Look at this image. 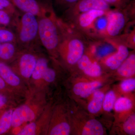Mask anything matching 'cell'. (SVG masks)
<instances>
[{
	"mask_svg": "<svg viewBox=\"0 0 135 135\" xmlns=\"http://www.w3.org/2000/svg\"><path fill=\"white\" fill-rule=\"evenodd\" d=\"M37 18L41 44L52 57H56L58 55L62 40L60 22L52 8L48 5H46L41 15Z\"/></svg>",
	"mask_w": 135,
	"mask_h": 135,
	"instance_id": "6da1fadb",
	"label": "cell"
},
{
	"mask_svg": "<svg viewBox=\"0 0 135 135\" xmlns=\"http://www.w3.org/2000/svg\"><path fill=\"white\" fill-rule=\"evenodd\" d=\"M47 104L46 91L29 89L23 103L16 107L13 110L11 129L36 120L42 113Z\"/></svg>",
	"mask_w": 135,
	"mask_h": 135,
	"instance_id": "7a4b0ae2",
	"label": "cell"
},
{
	"mask_svg": "<svg viewBox=\"0 0 135 135\" xmlns=\"http://www.w3.org/2000/svg\"><path fill=\"white\" fill-rule=\"evenodd\" d=\"M14 27L16 28L17 44L20 49L38 50L41 44L36 16L26 12L19 14Z\"/></svg>",
	"mask_w": 135,
	"mask_h": 135,
	"instance_id": "3957f363",
	"label": "cell"
},
{
	"mask_svg": "<svg viewBox=\"0 0 135 135\" xmlns=\"http://www.w3.org/2000/svg\"><path fill=\"white\" fill-rule=\"evenodd\" d=\"M40 54L37 51L20 50L16 59L9 64L29 89L30 80Z\"/></svg>",
	"mask_w": 135,
	"mask_h": 135,
	"instance_id": "277c9868",
	"label": "cell"
},
{
	"mask_svg": "<svg viewBox=\"0 0 135 135\" xmlns=\"http://www.w3.org/2000/svg\"><path fill=\"white\" fill-rule=\"evenodd\" d=\"M84 46L81 40L62 33L58 50L63 61L68 65L76 64L84 55Z\"/></svg>",
	"mask_w": 135,
	"mask_h": 135,
	"instance_id": "5b68a950",
	"label": "cell"
},
{
	"mask_svg": "<svg viewBox=\"0 0 135 135\" xmlns=\"http://www.w3.org/2000/svg\"><path fill=\"white\" fill-rule=\"evenodd\" d=\"M52 109L47 104L42 113L33 121L20 127L13 129L11 134L17 135H47Z\"/></svg>",
	"mask_w": 135,
	"mask_h": 135,
	"instance_id": "8992f818",
	"label": "cell"
},
{
	"mask_svg": "<svg viewBox=\"0 0 135 135\" xmlns=\"http://www.w3.org/2000/svg\"><path fill=\"white\" fill-rule=\"evenodd\" d=\"M65 110L60 106L52 109L47 135L70 134L71 126L68 121Z\"/></svg>",
	"mask_w": 135,
	"mask_h": 135,
	"instance_id": "52a82bcc",
	"label": "cell"
},
{
	"mask_svg": "<svg viewBox=\"0 0 135 135\" xmlns=\"http://www.w3.org/2000/svg\"><path fill=\"white\" fill-rule=\"evenodd\" d=\"M0 76L15 92L25 99L29 91L28 86L9 64L2 61H0Z\"/></svg>",
	"mask_w": 135,
	"mask_h": 135,
	"instance_id": "ba28073f",
	"label": "cell"
},
{
	"mask_svg": "<svg viewBox=\"0 0 135 135\" xmlns=\"http://www.w3.org/2000/svg\"><path fill=\"white\" fill-rule=\"evenodd\" d=\"M48 59L40 53L30 81L29 89L44 90L42 88L44 74L49 66Z\"/></svg>",
	"mask_w": 135,
	"mask_h": 135,
	"instance_id": "9c48e42d",
	"label": "cell"
},
{
	"mask_svg": "<svg viewBox=\"0 0 135 135\" xmlns=\"http://www.w3.org/2000/svg\"><path fill=\"white\" fill-rule=\"evenodd\" d=\"M110 5L104 0H79L68 10L73 12H83L92 10H108Z\"/></svg>",
	"mask_w": 135,
	"mask_h": 135,
	"instance_id": "30bf717a",
	"label": "cell"
},
{
	"mask_svg": "<svg viewBox=\"0 0 135 135\" xmlns=\"http://www.w3.org/2000/svg\"><path fill=\"white\" fill-rule=\"evenodd\" d=\"M108 25L106 30L111 36H117L123 29L126 23L125 15L120 11H112L107 17Z\"/></svg>",
	"mask_w": 135,
	"mask_h": 135,
	"instance_id": "8fae6325",
	"label": "cell"
},
{
	"mask_svg": "<svg viewBox=\"0 0 135 135\" xmlns=\"http://www.w3.org/2000/svg\"><path fill=\"white\" fill-rule=\"evenodd\" d=\"M16 8L23 12L30 13L36 17L41 15L46 5L37 0H10Z\"/></svg>",
	"mask_w": 135,
	"mask_h": 135,
	"instance_id": "7c38bea8",
	"label": "cell"
},
{
	"mask_svg": "<svg viewBox=\"0 0 135 135\" xmlns=\"http://www.w3.org/2000/svg\"><path fill=\"white\" fill-rule=\"evenodd\" d=\"M20 50L16 44L0 43V61L9 64L16 59Z\"/></svg>",
	"mask_w": 135,
	"mask_h": 135,
	"instance_id": "4fadbf2b",
	"label": "cell"
},
{
	"mask_svg": "<svg viewBox=\"0 0 135 135\" xmlns=\"http://www.w3.org/2000/svg\"><path fill=\"white\" fill-rule=\"evenodd\" d=\"M77 64L80 70L88 76L96 77L101 75V66L96 63L92 62L89 57L86 55L83 56Z\"/></svg>",
	"mask_w": 135,
	"mask_h": 135,
	"instance_id": "5bb4252c",
	"label": "cell"
},
{
	"mask_svg": "<svg viewBox=\"0 0 135 135\" xmlns=\"http://www.w3.org/2000/svg\"><path fill=\"white\" fill-rule=\"evenodd\" d=\"M129 55L128 48L124 45H120L116 53L107 59L105 64L112 70H116L119 67Z\"/></svg>",
	"mask_w": 135,
	"mask_h": 135,
	"instance_id": "9a60e30c",
	"label": "cell"
},
{
	"mask_svg": "<svg viewBox=\"0 0 135 135\" xmlns=\"http://www.w3.org/2000/svg\"><path fill=\"white\" fill-rule=\"evenodd\" d=\"M101 86V83L98 81L79 82L74 86L73 91L77 95L86 98L93 94Z\"/></svg>",
	"mask_w": 135,
	"mask_h": 135,
	"instance_id": "2e32d148",
	"label": "cell"
},
{
	"mask_svg": "<svg viewBox=\"0 0 135 135\" xmlns=\"http://www.w3.org/2000/svg\"><path fill=\"white\" fill-rule=\"evenodd\" d=\"M105 11L100 10H92L81 13L78 18L80 26L82 28H87L90 26L95 20L103 16Z\"/></svg>",
	"mask_w": 135,
	"mask_h": 135,
	"instance_id": "e0dca14e",
	"label": "cell"
},
{
	"mask_svg": "<svg viewBox=\"0 0 135 135\" xmlns=\"http://www.w3.org/2000/svg\"><path fill=\"white\" fill-rule=\"evenodd\" d=\"M15 107H11L0 113V135L9 133L12 128V113Z\"/></svg>",
	"mask_w": 135,
	"mask_h": 135,
	"instance_id": "ac0fdd59",
	"label": "cell"
},
{
	"mask_svg": "<svg viewBox=\"0 0 135 135\" xmlns=\"http://www.w3.org/2000/svg\"><path fill=\"white\" fill-rule=\"evenodd\" d=\"M121 76L124 77H131L135 73V55L132 54L129 56L117 69Z\"/></svg>",
	"mask_w": 135,
	"mask_h": 135,
	"instance_id": "d6986e66",
	"label": "cell"
},
{
	"mask_svg": "<svg viewBox=\"0 0 135 135\" xmlns=\"http://www.w3.org/2000/svg\"><path fill=\"white\" fill-rule=\"evenodd\" d=\"M104 134V128L102 124L95 119L87 121L81 132L83 135H103Z\"/></svg>",
	"mask_w": 135,
	"mask_h": 135,
	"instance_id": "ffe728a7",
	"label": "cell"
},
{
	"mask_svg": "<svg viewBox=\"0 0 135 135\" xmlns=\"http://www.w3.org/2000/svg\"><path fill=\"white\" fill-rule=\"evenodd\" d=\"M93 97L88 107L89 112L92 114L99 112L103 107L104 94L100 91H95Z\"/></svg>",
	"mask_w": 135,
	"mask_h": 135,
	"instance_id": "44dd1931",
	"label": "cell"
},
{
	"mask_svg": "<svg viewBox=\"0 0 135 135\" xmlns=\"http://www.w3.org/2000/svg\"><path fill=\"white\" fill-rule=\"evenodd\" d=\"M0 94L6 96L17 104L21 100H24V98L20 96L17 93L15 92L12 88H11L1 76Z\"/></svg>",
	"mask_w": 135,
	"mask_h": 135,
	"instance_id": "7402d4cb",
	"label": "cell"
},
{
	"mask_svg": "<svg viewBox=\"0 0 135 135\" xmlns=\"http://www.w3.org/2000/svg\"><path fill=\"white\" fill-rule=\"evenodd\" d=\"M132 101L125 97H120L115 101L114 104V109L116 112H122L128 110L133 107Z\"/></svg>",
	"mask_w": 135,
	"mask_h": 135,
	"instance_id": "603a6c76",
	"label": "cell"
},
{
	"mask_svg": "<svg viewBox=\"0 0 135 135\" xmlns=\"http://www.w3.org/2000/svg\"><path fill=\"white\" fill-rule=\"evenodd\" d=\"M7 42L17 44L16 34L9 29L0 27V43Z\"/></svg>",
	"mask_w": 135,
	"mask_h": 135,
	"instance_id": "cb8c5ba5",
	"label": "cell"
},
{
	"mask_svg": "<svg viewBox=\"0 0 135 135\" xmlns=\"http://www.w3.org/2000/svg\"><path fill=\"white\" fill-rule=\"evenodd\" d=\"M56 77V74L55 70L49 65L43 75L42 79L43 90H46L47 86L54 82L55 80Z\"/></svg>",
	"mask_w": 135,
	"mask_h": 135,
	"instance_id": "d4e9b609",
	"label": "cell"
},
{
	"mask_svg": "<svg viewBox=\"0 0 135 135\" xmlns=\"http://www.w3.org/2000/svg\"><path fill=\"white\" fill-rule=\"evenodd\" d=\"M116 95L112 90L109 91L104 96L103 102V109L106 112H110L113 109L116 101Z\"/></svg>",
	"mask_w": 135,
	"mask_h": 135,
	"instance_id": "484cf974",
	"label": "cell"
},
{
	"mask_svg": "<svg viewBox=\"0 0 135 135\" xmlns=\"http://www.w3.org/2000/svg\"><path fill=\"white\" fill-rule=\"evenodd\" d=\"M17 17H15L5 11L0 10V25L15 26Z\"/></svg>",
	"mask_w": 135,
	"mask_h": 135,
	"instance_id": "4316f807",
	"label": "cell"
},
{
	"mask_svg": "<svg viewBox=\"0 0 135 135\" xmlns=\"http://www.w3.org/2000/svg\"><path fill=\"white\" fill-rule=\"evenodd\" d=\"M0 10L7 11L15 17H17L19 15L10 0H0Z\"/></svg>",
	"mask_w": 135,
	"mask_h": 135,
	"instance_id": "83f0119b",
	"label": "cell"
},
{
	"mask_svg": "<svg viewBox=\"0 0 135 135\" xmlns=\"http://www.w3.org/2000/svg\"><path fill=\"white\" fill-rule=\"evenodd\" d=\"M123 129L127 134L130 135L135 134V116L132 114L128 117L124 122Z\"/></svg>",
	"mask_w": 135,
	"mask_h": 135,
	"instance_id": "f1b7e54d",
	"label": "cell"
},
{
	"mask_svg": "<svg viewBox=\"0 0 135 135\" xmlns=\"http://www.w3.org/2000/svg\"><path fill=\"white\" fill-rule=\"evenodd\" d=\"M17 103L7 97L0 94V113L5 109L16 107Z\"/></svg>",
	"mask_w": 135,
	"mask_h": 135,
	"instance_id": "f546056e",
	"label": "cell"
},
{
	"mask_svg": "<svg viewBox=\"0 0 135 135\" xmlns=\"http://www.w3.org/2000/svg\"><path fill=\"white\" fill-rule=\"evenodd\" d=\"M121 88L124 92L133 91L135 89V80L130 79L123 81L120 84Z\"/></svg>",
	"mask_w": 135,
	"mask_h": 135,
	"instance_id": "4dcf8cb0",
	"label": "cell"
},
{
	"mask_svg": "<svg viewBox=\"0 0 135 135\" xmlns=\"http://www.w3.org/2000/svg\"><path fill=\"white\" fill-rule=\"evenodd\" d=\"M114 50L113 46L110 44H105L101 46L97 50V55L100 57H103L110 54Z\"/></svg>",
	"mask_w": 135,
	"mask_h": 135,
	"instance_id": "1f68e13d",
	"label": "cell"
},
{
	"mask_svg": "<svg viewBox=\"0 0 135 135\" xmlns=\"http://www.w3.org/2000/svg\"><path fill=\"white\" fill-rule=\"evenodd\" d=\"M102 16L98 18L96 22V28L99 31H103L106 29L108 25L107 18Z\"/></svg>",
	"mask_w": 135,
	"mask_h": 135,
	"instance_id": "d6a6232c",
	"label": "cell"
},
{
	"mask_svg": "<svg viewBox=\"0 0 135 135\" xmlns=\"http://www.w3.org/2000/svg\"><path fill=\"white\" fill-rule=\"evenodd\" d=\"M79 0H55L56 3L63 7L71 8L76 4Z\"/></svg>",
	"mask_w": 135,
	"mask_h": 135,
	"instance_id": "836d02e7",
	"label": "cell"
},
{
	"mask_svg": "<svg viewBox=\"0 0 135 135\" xmlns=\"http://www.w3.org/2000/svg\"><path fill=\"white\" fill-rule=\"evenodd\" d=\"M107 3L110 5L116 6H122L129 2V0H104Z\"/></svg>",
	"mask_w": 135,
	"mask_h": 135,
	"instance_id": "e575fe53",
	"label": "cell"
}]
</instances>
